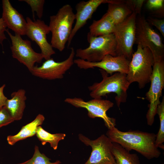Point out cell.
Listing matches in <instances>:
<instances>
[{
  "mask_svg": "<svg viewBox=\"0 0 164 164\" xmlns=\"http://www.w3.org/2000/svg\"><path fill=\"white\" fill-rule=\"evenodd\" d=\"M19 1H25L30 5L33 13V16L34 20V11L36 12L37 15L39 18L40 19L42 17L43 15V5L45 2L44 0H24Z\"/></svg>",
  "mask_w": 164,
  "mask_h": 164,
  "instance_id": "484cf974",
  "label": "cell"
},
{
  "mask_svg": "<svg viewBox=\"0 0 164 164\" xmlns=\"http://www.w3.org/2000/svg\"><path fill=\"white\" fill-rule=\"evenodd\" d=\"M135 44L142 48H148L155 61L164 60V45L160 36L153 29L143 16L137 15Z\"/></svg>",
  "mask_w": 164,
  "mask_h": 164,
  "instance_id": "8992f818",
  "label": "cell"
},
{
  "mask_svg": "<svg viewBox=\"0 0 164 164\" xmlns=\"http://www.w3.org/2000/svg\"><path fill=\"white\" fill-rule=\"evenodd\" d=\"M103 79L99 83H95L88 87L90 96L93 98H102L107 94L115 93V100L120 108L121 104L126 101L127 91L130 85L126 78V74L115 73L110 76L104 70H100Z\"/></svg>",
  "mask_w": 164,
  "mask_h": 164,
  "instance_id": "7a4b0ae2",
  "label": "cell"
},
{
  "mask_svg": "<svg viewBox=\"0 0 164 164\" xmlns=\"http://www.w3.org/2000/svg\"><path fill=\"white\" fill-rule=\"evenodd\" d=\"M151 25L155 26L164 37V20L149 17L146 19Z\"/></svg>",
  "mask_w": 164,
  "mask_h": 164,
  "instance_id": "f1b7e54d",
  "label": "cell"
},
{
  "mask_svg": "<svg viewBox=\"0 0 164 164\" xmlns=\"http://www.w3.org/2000/svg\"><path fill=\"white\" fill-rule=\"evenodd\" d=\"M26 35L39 46L44 59L46 60L50 59L55 52L46 39V35L50 32L49 26L43 21L37 19L33 21L28 17L26 18Z\"/></svg>",
  "mask_w": 164,
  "mask_h": 164,
  "instance_id": "5bb4252c",
  "label": "cell"
},
{
  "mask_svg": "<svg viewBox=\"0 0 164 164\" xmlns=\"http://www.w3.org/2000/svg\"><path fill=\"white\" fill-rule=\"evenodd\" d=\"M107 13L115 25L125 20L133 11L126 0H110Z\"/></svg>",
  "mask_w": 164,
  "mask_h": 164,
  "instance_id": "ac0fdd59",
  "label": "cell"
},
{
  "mask_svg": "<svg viewBox=\"0 0 164 164\" xmlns=\"http://www.w3.org/2000/svg\"><path fill=\"white\" fill-rule=\"evenodd\" d=\"M110 1V0H90L87 1H81L76 4V13L75 14L76 22L67 42L68 47L77 32L91 18L98 7L102 3H108Z\"/></svg>",
  "mask_w": 164,
  "mask_h": 164,
  "instance_id": "9a60e30c",
  "label": "cell"
},
{
  "mask_svg": "<svg viewBox=\"0 0 164 164\" xmlns=\"http://www.w3.org/2000/svg\"><path fill=\"white\" fill-rule=\"evenodd\" d=\"M5 84H3L2 87H0V110L5 106V104L7 98L4 94L3 91Z\"/></svg>",
  "mask_w": 164,
  "mask_h": 164,
  "instance_id": "4dcf8cb0",
  "label": "cell"
},
{
  "mask_svg": "<svg viewBox=\"0 0 164 164\" xmlns=\"http://www.w3.org/2000/svg\"><path fill=\"white\" fill-rule=\"evenodd\" d=\"M70 50L69 57L65 60L56 62L51 58L46 60L41 66H34L31 73L33 75L43 79L53 80L63 78L64 74L74 63L75 53L73 47H71Z\"/></svg>",
  "mask_w": 164,
  "mask_h": 164,
  "instance_id": "7c38bea8",
  "label": "cell"
},
{
  "mask_svg": "<svg viewBox=\"0 0 164 164\" xmlns=\"http://www.w3.org/2000/svg\"><path fill=\"white\" fill-rule=\"evenodd\" d=\"M36 135L42 145H44L48 142L54 150L57 149L59 142L64 139L66 136L64 133L51 134L39 126L37 128Z\"/></svg>",
  "mask_w": 164,
  "mask_h": 164,
  "instance_id": "7402d4cb",
  "label": "cell"
},
{
  "mask_svg": "<svg viewBox=\"0 0 164 164\" xmlns=\"http://www.w3.org/2000/svg\"><path fill=\"white\" fill-rule=\"evenodd\" d=\"M89 46L86 48L76 50V56L90 62H98L106 55L117 56V44L113 33L94 36L89 33L87 35Z\"/></svg>",
  "mask_w": 164,
  "mask_h": 164,
  "instance_id": "5b68a950",
  "label": "cell"
},
{
  "mask_svg": "<svg viewBox=\"0 0 164 164\" xmlns=\"http://www.w3.org/2000/svg\"><path fill=\"white\" fill-rule=\"evenodd\" d=\"M130 62L123 56H114L110 55H106L101 61L96 62H89L80 58L74 60V63L80 69L86 70L97 67L110 75L114 72L127 74Z\"/></svg>",
  "mask_w": 164,
  "mask_h": 164,
  "instance_id": "4fadbf2b",
  "label": "cell"
},
{
  "mask_svg": "<svg viewBox=\"0 0 164 164\" xmlns=\"http://www.w3.org/2000/svg\"><path fill=\"white\" fill-rule=\"evenodd\" d=\"M44 120L45 117L43 115L38 114L33 121L23 126L17 134L8 136L7 139L8 143L13 145L18 141L36 135L38 127L43 124Z\"/></svg>",
  "mask_w": 164,
  "mask_h": 164,
  "instance_id": "d6986e66",
  "label": "cell"
},
{
  "mask_svg": "<svg viewBox=\"0 0 164 164\" xmlns=\"http://www.w3.org/2000/svg\"><path fill=\"white\" fill-rule=\"evenodd\" d=\"M14 120L5 106L0 110V128L14 121Z\"/></svg>",
  "mask_w": 164,
  "mask_h": 164,
  "instance_id": "4316f807",
  "label": "cell"
},
{
  "mask_svg": "<svg viewBox=\"0 0 164 164\" xmlns=\"http://www.w3.org/2000/svg\"><path fill=\"white\" fill-rule=\"evenodd\" d=\"M156 114L159 116L160 120V127L156 134L155 145L158 148L164 150V97L162 101L158 105L156 110Z\"/></svg>",
  "mask_w": 164,
  "mask_h": 164,
  "instance_id": "603a6c76",
  "label": "cell"
},
{
  "mask_svg": "<svg viewBox=\"0 0 164 164\" xmlns=\"http://www.w3.org/2000/svg\"><path fill=\"white\" fill-rule=\"evenodd\" d=\"M145 0H128L126 1L132 11L137 15H141V9Z\"/></svg>",
  "mask_w": 164,
  "mask_h": 164,
  "instance_id": "83f0119b",
  "label": "cell"
},
{
  "mask_svg": "<svg viewBox=\"0 0 164 164\" xmlns=\"http://www.w3.org/2000/svg\"><path fill=\"white\" fill-rule=\"evenodd\" d=\"M155 62L153 56L148 48L137 45L136 51L132 54L126 74L129 83L136 82L140 89L143 88L150 82Z\"/></svg>",
  "mask_w": 164,
  "mask_h": 164,
  "instance_id": "277c9868",
  "label": "cell"
},
{
  "mask_svg": "<svg viewBox=\"0 0 164 164\" xmlns=\"http://www.w3.org/2000/svg\"><path fill=\"white\" fill-rule=\"evenodd\" d=\"M50 160L43 153H41L38 147L35 145L34 153L32 157L24 162L18 164H60L61 163L59 160L51 162Z\"/></svg>",
  "mask_w": 164,
  "mask_h": 164,
  "instance_id": "cb8c5ba5",
  "label": "cell"
},
{
  "mask_svg": "<svg viewBox=\"0 0 164 164\" xmlns=\"http://www.w3.org/2000/svg\"><path fill=\"white\" fill-rule=\"evenodd\" d=\"M146 8L155 15L164 16V0H148L146 3Z\"/></svg>",
  "mask_w": 164,
  "mask_h": 164,
  "instance_id": "d4e9b609",
  "label": "cell"
},
{
  "mask_svg": "<svg viewBox=\"0 0 164 164\" xmlns=\"http://www.w3.org/2000/svg\"><path fill=\"white\" fill-rule=\"evenodd\" d=\"M112 152L115 164H140L139 157L135 153H131L120 144L112 142Z\"/></svg>",
  "mask_w": 164,
  "mask_h": 164,
  "instance_id": "44dd1931",
  "label": "cell"
},
{
  "mask_svg": "<svg viewBox=\"0 0 164 164\" xmlns=\"http://www.w3.org/2000/svg\"><path fill=\"white\" fill-rule=\"evenodd\" d=\"M137 15L134 12L121 23L115 25L113 34L117 44V56H123L130 61L135 43Z\"/></svg>",
  "mask_w": 164,
  "mask_h": 164,
  "instance_id": "52a82bcc",
  "label": "cell"
},
{
  "mask_svg": "<svg viewBox=\"0 0 164 164\" xmlns=\"http://www.w3.org/2000/svg\"><path fill=\"white\" fill-rule=\"evenodd\" d=\"M2 18L7 27L20 36L26 35L27 22L22 15L12 5L9 0L2 1Z\"/></svg>",
  "mask_w": 164,
  "mask_h": 164,
  "instance_id": "2e32d148",
  "label": "cell"
},
{
  "mask_svg": "<svg viewBox=\"0 0 164 164\" xmlns=\"http://www.w3.org/2000/svg\"><path fill=\"white\" fill-rule=\"evenodd\" d=\"M12 42L10 48L13 58L26 66L31 72L36 63H40L43 59L41 53L35 52L32 48L30 41L23 39L16 33L13 35L8 30L6 31Z\"/></svg>",
  "mask_w": 164,
  "mask_h": 164,
  "instance_id": "8fae6325",
  "label": "cell"
},
{
  "mask_svg": "<svg viewBox=\"0 0 164 164\" xmlns=\"http://www.w3.org/2000/svg\"><path fill=\"white\" fill-rule=\"evenodd\" d=\"M78 137L81 142L92 149L90 156L84 164H115L112 152V142L106 135L102 134L94 140L81 134H79Z\"/></svg>",
  "mask_w": 164,
  "mask_h": 164,
  "instance_id": "9c48e42d",
  "label": "cell"
},
{
  "mask_svg": "<svg viewBox=\"0 0 164 164\" xmlns=\"http://www.w3.org/2000/svg\"><path fill=\"white\" fill-rule=\"evenodd\" d=\"M106 135L130 152L133 150L149 159L158 158L161 152L155 145L156 134L139 130L122 132L114 127L108 129Z\"/></svg>",
  "mask_w": 164,
  "mask_h": 164,
  "instance_id": "6da1fadb",
  "label": "cell"
},
{
  "mask_svg": "<svg viewBox=\"0 0 164 164\" xmlns=\"http://www.w3.org/2000/svg\"><path fill=\"white\" fill-rule=\"evenodd\" d=\"M75 20V14L68 4L63 6L55 15L50 17L49 26L52 34L51 45L53 48L60 52L64 50Z\"/></svg>",
  "mask_w": 164,
  "mask_h": 164,
  "instance_id": "3957f363",
  "label": "cell"
},
{
  "mask_svg": "<svg viewBox=\"0 0 164 164\" xmlns=\"http://www.w3.org/2000/svg\"><path fill=\"white\" fill-rule=\"evenodd\" d=\"M6 25L2 18H0V44L2 45L3 41L6 39L4 32L6 30Z\"/></svg>",
  "mask_w": 164,
  "mask_h": 164,
  "instance_id": "f546056e",
  "label": "cell"
},
{
  "mask_svg": "<svg viewBox=\"0 0 164 164\" xmlns=\"http://www.w3.org/2000/svg\"><path fill=\"white\" fill-rule=\"evenodd\" d=\"M115 25L106 13L100 19L94 20L89 27L88 32L91 35L98 36L113 33Z\"/></svg>",
  "mask_w": 164,
  "mask_h": 164,
  "instance_id": "ffe728a7",
  "label": "cell"
},
{
  "mask_svg": "<svg viewBox=\"0 0 164 164\" xmlns=\"http://www.w3.org/2000/svg\"><path fill=\"white\" fill-rule=\"evenodd\" d=\"M150 82V86L145 97L149 102L146 114L147 123L151 126L154 123L157 107L161 102L160 98L164 87V60L155 62Z\"/></svg>",
  "mask_w": 164,
  "mask_h": 164,
  "instance_id": "ba28073f",
  "label": "cell"
},
{
  "mask_svg": "<svg viewBox=\"0 0 164 164\" xmlns=\"http://www.w3.org/2000/svg\"><path fill=\"white\" fill-rule=\"evenodd\" d=\"M64 101L76 108L86 109L88 111L87 114L90 118H101L108 129L115 127L116 125L115 119L109 117L107 114V111L114 105L109 100L101 98H94L85 101L81 98L74 97L67 98Z\"/></svg>",
  "mask_w": 164,
  "mask_h": 164,
  "instance_id": "30bf717a",
  "label": "cell"
},
{
  "mask_svg": "<svg viewBox=\"0 0 164 164\" xmlns=\"http://www.w3.org/2000/svg\"><path fill=\"white\" fill-rule=\"evenodd\" d=\"M26 91L19 89L11 94V98L7 99L5 106L14 120L21 119L26 107L25 101L26 99Z\"/></svg>",
  "mask_w": 164,
  "mask_h": 164,
  "instance_id": "e0dca14e",
  "label": "cell"
}]
</instances>
